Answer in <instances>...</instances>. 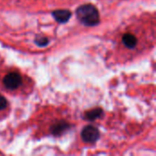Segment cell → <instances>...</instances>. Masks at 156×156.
Here are the masks:
<instances>
[{
	"instance_id": "1",
	"label": "cell",
	"mask_w": 156,
	"mask_h": 156,
	"mask_svg": "<svg viewBox=\"0 0 156 156\" xmlns=\"http://www.w3.org/2000/svg\"><path fill=\"white\" fill-rule=\"evenodd\" d=\"M76 16L81 24L87 27H93L100 23V14L97 7L91 4H85L79 6Z\"/></svg>"
},
{
	"instance_id": "2",
	"label": "cell",
	"mask_w": 156,
	"mask_h": 156,
	"mask_svg": "<svg viewBox=\"0 0 156 156\" xmlns=\"http://www.w3.org/2000/svg\"><path fill=\"white\" fill-rule=\"evenodd\" d=\"M100 138V132L99 130L91 125L86 126L81 131V139L86 144H94Z\"/></svg>"
},
{
	"instance_id": "3",
	"label": "cell",
	"mask_w": 156,
	"mask_h": 156,
	"mask_svg": "<svg viewBox=\"0 0 156 156\" xmlns=\"http://www.w3.org/2000/svg\"><path fill=\"white\" fill-rule=\"evenodd\" d=\"M3 83L8 90H16L21 85L22 78L19 74L16 72H11L4 78Z\"/></svg>"
},
{
	"instance_id": "4",
	"label": "cell",
	"mask_w": 156,
	"mask_h": 156,
	"mask_svg": "<svg viewBox=\"0 0 156 156\" xmlns=\"http://www.w3.org/2000/svg\"><path fill=\"white\" fill-rule=\"evenodd\" d=\"M53 17L58 23H66L71 16V12L68 9H58L52 13Z\"/></svg>"
},
{
	"instance_id": "5",
	"label": "cell",
	"mask_w": 156,
	"mask_h": 156,
	"mask_svg": "<svg viewBox=\"0 0 156 156\" xmlns=\"http://www.w3.org/2000/svg\"><path fill=\"white\" fill-rule=\"evenodd\" d=\"M68 129H69V124L66 122H58L55 123L50 128V133L54 136H60L63 133H65Z\"/></svg>"
},
{
	"instance_id": "6",
	"label": "cell",
	"mask_w": 156,
	"mask_h": 156,
	"mask_svg": "<svg viewBox=\"0 0 156 156\" xmlns=\"http://www.w3.org/2000/svg\"><path fill=\"white\" fill-rule=\"evenodd\" d=\"M122 42L128 48H133L137 45V38L133 34H125L122 37Z\"/></svg>"
},
{
	"instance_id": "7",
	"label": "cell",
	"mask_w": 156,
	"mask_h": 156,
	"mask_svg": "<svg viewBox=\"0 0 156 156\" xmlns=\"http://www.w3.org/2000/svg\"><path fill=\"white\" fill-rule=\"evenodd\" d=\"M103 113V111L101 109V108H96V109H93L91 111H89L85 113V118L88 120V121H90V122H93L97 119H99Z\"/></svg>"
},
{
	"instance_id": "8",
	"label": "cell",
	"mask_w": 156,
	"mask_h": 156,
	"mask_svg": "<svg viewBox=\"0 0 156 156\" xmlns=\"http://www.w3.org/2000/svg\"><path fill=\"white\" fill-rule=\"evenodd\" d=\"M35 43L38 46V47H45L48 44V37H37L35 39Z\"/></svg>"
},
{
	"instance_id": "9",
	"label": "cell",
	"mask_w": 156,
	"mask_h": 156,
	"mask_svg": "<svg viewBox=\"0 0 156 156\" xmlns=\"http://www.w3.org/2000/svg\"><path fill=\"white\" fill-rule=\"evenodd\" d=\"M7 106V101L5 100V98L4 96H2L0 94V111H3L6 108Z\"/></svg>"
}]
</instances>
